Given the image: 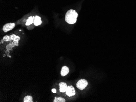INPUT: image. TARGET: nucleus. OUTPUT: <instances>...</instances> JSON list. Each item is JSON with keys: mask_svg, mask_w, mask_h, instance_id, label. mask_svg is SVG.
<instances>
[{"mask_svg": "<svg viewBox=\"0 0 136 102\" xmlns=\"http://www.w3.org/2000/svg\"><path fill=\"white\" fill-rule=\"evenodd\" d=\"M66 94L69 97H72L75 95L76 93L74 87L73 86H67Z\"/></svg>", "mask_w": 136, "mask_h": 102, "instance_id": "20e7f679", "label": "nucleus"}, {"mask_svg": "<svg viewBox=\"0 0 136 102\" xmlns=\"http://www.w3.org/2000/svg\"><path fill=\"white\" fill-rule=\"evenodd\" d=\"M69 68L66 66H64L62 67V70H61V75L63 77L66 76L68 74V73L69 72Z\"/></svg>", "mask_w": 136, "mask_h": 102, "instance_id": "0eeeda50", "label": "nucleus"}, {"mask_svg": "<svg viewBox=\"0 0 136 102\" xmlns=\"http://www.w3.org/2000/svg\"><path fill=\"white\" fill-rule=\"evenodd\" d=\"M60 87V91L61 92H66L67 88V84L65 83L61 82L59 84Z\"/></svg>", "mask_w": 136, "mask_h": 102, "instance_id": "39448f33", "label": "nucleus"}, {"mask_svg": "<svg viewBox=\"0 0 136 102\" xmlns=\"http://www.w3.org/2000/svg\"><path fill=\"white\" fill-rule=\"evenodd\" d=\"M9 38H10V37H9V36L6 35V36L4 37L3 38V40L5 42H8V41H9Z\"/></svg>", "mask_w": 136, "mask_h": 102, "instance_id": "9b49d317", "label": "nucleus"}, {"mask_svg": "<svg viewBox=\"0 0 136 102\" xmlns=\"http://www.w3.org/2000/svg\"><path fill=\"white\" fill-rule=\"evenodd\" d=\"M42 21L41 20V18L40 16L36 15L35 16L34 20V24L36 26L40 25L42 24Z\"/></svg>", "mask_w": 136, "mask_h": 102, "instance_id": "423d86ee", "label": "nucleus"}, {"mask_svg": "<svg viewBox=\"0 0 136 102\" xmlns=\"http://www.w3.org/2000/svg\"><path fill=\"white\" fill-rule=\"evenodd\" d=\"M15 25L14 23H8L6 24L3 26V31L4 32H7L12 30L14 28Z\"/></svg>", "mask_w": 136, "mask_h": 102, "instance_id": "7ed1b4c3", "label": "nucleus"}, {"mask_svg": "<svg viewBox=\"0 0 136 102\" xmlns=\"http://www.w3.org/2000/svg\"><path fill=\"white\" fill-rule=\"evenodd\" d=\"M88 85V83L87 80L84 79H81L77 82L76 86L77 88L81 90H82L87 87Z\"/></svg>", "mask_w": 136, "mask_h": 102, "instance_id": "f03ea898", "label": "nucleus"}, {"mask_svg": "<svg viewBox=\"0 0 136 102\" xmlns=\"http://www.w3.org/2000/svg\"><path fill=\"white\" fill-rule=\"evenodd\" d=\"M52 92L53 93H55L56 92V89H52Z\"/></svg>", "mask_w": 136, "mask_h": 102, "instance_id": "4468645a", "label": "nucleus"}, {"mask_svg": "<svg viewBox=\"0 0 136 102\" xmlns=\"http://www.w3.org/2000/svg\"><path fill=\"white\" fill-rule=\"evenodd\" d=\"M16 35H11L10 36V38H11V40H14L15 38V37H16Z\"/></svg>", "mask_w": 136, "mask_h": 102, "instance_id": "f8f14e48", "label": "nucleus"}, {"mask_svg": "<svg viewBox=\"0 0 136 102\" xmlns=\"http://www.w3.org/2000/svg\"><path fill=\"white\" fill-rule=\"evenodd\" d=\"M20 40V37H19V36H17L15 37V38L14 40V41H18V40Z\"/></svg>", "mask_w": 136, "mask_h": 102, "instance_id": "ddd939ff", "label": "nucleus"}, {"mask_svg": "<svg viewBox=\"0 0 136 102\" xmlns=\"http://www.w3.org/2000/svg\"><path fill=\"white\" fill-rule=\"evenodd\" d=\"M24 102H33V98L31 96H27L24 99Z\"/></svg>", "mask_w": 136, "mask_h": 102, "instance_id": "1a4fd4ad", "label": "nucleus"}, {"mask_svg": "<svg viewBox=\"0 0 136 102\" xmlns=\"http://www.w3.org/2000/svg\"><path fill=\"white\" fill-rule=\"evenodd\" d=\"M5 55H4L3 57H5Z\"/></svg>", "mask_w": 136, "mask_h": 102, "instance_id": "2eb2a0df", "label": "nucleus"}, {"mask_svg": "<svg viewBox=\"0 0 136 102\" xmlns=\"http://www.w3.org/2000/svg\"><path fill=\"white\" fill-rule=\"evenodd\" d=\"M35 16H30L28 19L27 20L26 23V25L29 26L31 25L32 23H34V20Z\"/></svg>", "mask_w": 136, "mask_h": 102, "instance_id": "6e6552de", "label": "nucleus"}, {"mask_svg": "<svg viewBox=\"0 0 136 102\" xmlns=\"http://www.w3.org/2000/svg\"><path fill=\"white\" fill-rule=\"evenodd\" d=\"M54 102H66L65 100L62 97H55Z\"/></svg>", "mask_w": 136, "mask_h": 102, "instance_id": "9d476101", "label": "nucleus"}, {"mask_svg": "<svg viewBox=\"0 0 136 102\" xmlns=\"http://www.w3.org/2000/svg\"><path fill=\"white\" fill-rule=\"evenodd\" d=\"M78 14L75 10L70 9L66 12L65 16V20L69 24H74L77 21Z\"/></svg>", "mask_w": 136, "mask_h": 102, "instance_id": "f257e3e1", "label": "nucleus"}]
</instances>
